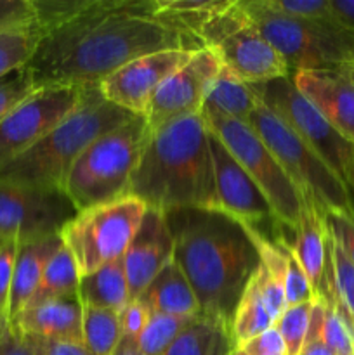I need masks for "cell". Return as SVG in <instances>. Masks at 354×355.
Instances as JSON below:
<instances>
[{
    "mask_svg": "<svg viewBox=\"0 0 354 355\" xmlns=\"http://www.w3.org/2000/svg\"><path fill=\"white\" fill-rule=\"evenodd\" d=\"M38 90L30 68L23 66L0 78V123Z\"/></svg>",
    "mask_w": 354,
    "mask_h": 355,
    "instance_id": "34",
    "label": "cell"
},
{
    "mask_svg": "<svg viewBox=\"0 0 354 355\" xmlns=\"http://www.w3.org/2000/svg\"><path fill=\"white\" fill-rule=\"evenodd\" d=\"M83 87H42L0 123V166L51 134L82 103Z\"/></svg>",
    "mask_w": 354,
    "mask_h": 355,
    "instance_id": "12",
    "label": "cell"
},
{
    "mask_svg": "<svg viewBox=\"0 0 354 355\" xmlns=\"http://www.w3.org/2000/svg\"><path fill=\"white\" fill-rule=\"evenodd\" d=\"M250 85L260 103L287 123L302 141L307 142L344 180V172L354 156V144L344 139L298 92L292 75Z\"/></svg>",
    "mask_w": 354,
    "mask_h": 355,
    "instance_id": "10",
    "label": "cell"
},
{
    "mask_svg": "<svg viewBox=\"0 0 354 355\" xmlns=\"http://www.w3.org/2000/svg\"><path fill=\"white\" fill-rule=\"evenodd\" d=\"M259 104L260 99L253 92L252 85L239 80L235 73L222 66L208 89L201 111L248 123L250 116Z\"/></svg>",
    "mask_w": 354,
    "mask_h": 355,
    "instance_id": "25",
    "label": "cell"
},
{
    "mask_svg": "<svg viewBox=\"0 0 354 355\" xmlns=\"http://www.w3.org/2000/svg\"><path fill=\"white\" fill-rule=\"evenodd\" d=\"M146 210L137 198L121 196L80 210L65 225L59 236L75 259L80 277L125 255Z\"/></svg>",
    "mask_w": 354,
    "mask_h": 355,
    "instance_id": "8",
    "label": "cell"
},
{
    "mask_svg": "<svg viewBox=\"0 0 354 355\" xmlns=\"http://www.w3.org/2000/svg\"><path fill=\"white\" fill-rule=\"evenodd\" d=\"M78 298L83 307L106 309L120 314L130 302L124 257L80 277Z\"/></svg>",
    "mask_w": 354,
    "mask_h": 355,
    "instance_id": "24",
    "label": "cell"
},
{
    "mask_svg": "<svg viewBox=\"0 0 354 355\" xmlns=\"http://www.w3.org/2000/svg\"><path fill=\"white\" fill-rule=\"evenodd\" d=\"M174 259V238L165 214L148 208L124 255L128 298L134 302L153 277Z\"/></svg>",
    "mask_w": 354,
    "mask_h": 355,
    "instance_id": "18",
    "label": "cell"
},
{
    "mask_svg": "<svg viewBox=\"0 0 354 355\" xmlns=\"http://www.w3.org/2000/svg\"><path fill=\"white\" fill-rule=\"evenodd\" d=\"M311 304L312 302L287 307L283 314L280 315V319L274 322V328L278 329V333L283 338L288 355H298L302 347H304L305 336H307Z\"/></svg>",
    "mask_w": 354,
    "mask_h": 355,
    "instance_id": "35",
    "label": "cell"
},
{
    "mask_svg": "<svg viewBox=\"0 0 354 355\" xmlns=\"http://www.w3.org/2000/svg\"><path fill=\"white\" fill-rule=\"evenodd\" d=\"M121 340L120 314L83 307V345L92 355H115Z\"/></svg>",
    "mask_w": 354,
    "mask_h": 355,
    "instance_id": "28",
    "label": "cell"
},
{
    "mask_svg": "<svg viewBox=\"0 0 354 355\" xmlns=\"http://www.w3.org/2000/svg\"><path fill=\"white\" fill-rule=\"evenodd\" d=\"M144 116L101 135L76 159L65 184V193L76 210L96 207L127 196L128 184L149 141Z\"/></svg>",
    "mask_w": 354,
    "mask_h": 355,
    "instance_id": "5",
    "label": "cell"
},
{
    "mask_svg": "<svg viewBox=\"0 0 354 355\" xmlns=\"http://www.w3.org/2000/svg\"><path fill=\"white\" fill-rule=\"evenodd\" d=\"M321 340L335 355H354V324L335 302H326Z\"/></svg>",
    "mask_w": 354,
    "mask_h": 355,
    "instance_id": "33",
    "label": "cell"
},
{
    "mask_svg": "<svg viewBox=\"0 0 354 355\" xmlns=\"http://www.w3.org/2000/svg\"><path fill=\"white\" fill-rule=\"evenodd\" d=\"M0 355H35L30 343L7 315L0 314Z\"/></svg>",
    "mask_w": 354,
    "mask_h": 355,
    "instance_id": "43",
    "label": "cell"
},
{
    "mask_svg": "<svg viewBox=\"0 0 354 355\" xmlns=\"http://www.w3.org/2000/svg\"><path fill=\"white\" fill-rule=\"evenodd\" d=\"M238 350L245 355H288L283 338L274 326L239 345Z\"/></svg>",
    "mask_w": 354,
    "mask_h": 355,
    "instance_id": "42",
    "label": "cell"
},
{
    "mask_svg": "<svg viewBox=\"0 0 354 355\" xmlns=\"http://www.w3.org/2000/svg\"><path fill=\"white\" fill-rule=\"evenodd\" d=\"M292 78L323 118L354 144V64L297 71Z\"/></svg>",
    "mask_w": 354,
    "mask_h": 355,
    "instance_id": "16",
    "label": "cell"
},
{
    "mask_svg": "<svg viewBox=\"0 0 354 355\" xmlns=\"http://www.w3.org/2000/svg\"><path fill=\"white\" fill-rule=\"evenodd\" d=\"M76 214L62 189L0 184V238L28 243L59 236Z\"/></svg>",
    "mask_w": 354,
    "mask_h": 355,
    "instance_id": "11",
    "label": "cell"
},
{
    "mask_svg": "<svg viewBox=\"0 0 354 355\" xmlns=\"http://www.w3.org/2000/svg\"><path fill=\"white\" fill-rule=\"evenodd\" d=\"M61 245V236H51V238L35 239V241L19 245L16 267H14L12 286H10L9 312H7L10 321H14L30 304L31 297L40 283L45 266Z\"/></svg>",
    "mask_w": 354,
    "mask_h": 355,
    "instance_id": "21",
    "label": "cell"
},
{
    "mask_svg": "<svg viewBox=\"0 0 354 355\" xmlns=\"http://www.w3.org/2000/svg\"><path fill=\"white\" fill-rule=\"evenodd\" d=\"M191 55L193 52L187 51H162L134 59L99 83L101 94L128 113L146 118L153 97L163 82Z\"/></svg>",
    "mask_w": 354,
    "mask_h": 355,
    "instance_id": "14",
    "label": "cell"
},
{
    "mask_svg": "<svg viewBox=\"0 0 354 355\" xmlns=\"http://www.w3.org/2000/svg\"><path fill=\"white\" fill-rule=\"evenodd\" d=\"M221 68V59L212 49L193 52L187 62L174 71L153 97L146 114L149 132L170 121L200 114L208 89Z\"/></svg>",
    "mask_w": 354,
    "mask_h": 355,
    "instance_id": "13",
    "label": "cell"
},
{
    "mask_svg": "<svg viewBox=\"0 0 354 355\" xmlns=\"http://www.w3.org/2000/svg\"><path fill=\"white\" fill-rule=\"evenodd\" d=\"M330 279L333 302L354 324V266L330 236Z\"/></svg>",
    "mask_w": 354,
    "mask_h": 355,
    "instance_id": "31",
    "label": "cell"
},
{
    "mask_svg": "<svg viewBox=\"0 0 354 355\" xmlns=\"http://www.w3.org/2000/svg\"><path fill=\"white\" fill-rule=\"evenodd\" d=\"M201 49L200 38L156 16V0H96L44 35L26 66L38 89L92 87L142 55Z\"/></svg>",
    "mask_w": 354,
    "mask_h": 355,
    "instance_id": "1",
    "label": "cell"
},
{
    "mask_svg": "<svg viewBox=\"0 0 354 355\" xmlns=\"http://www.w3.org/2000/svg\"><path fill=\"white\" fill-rule=\"evenodd\" d=\"M210 132V130H208ZM210 153L214 163L215 189L219 208L226 214L242 220L255 232L262 224L281 225L274 217L273 208L267 203L262 191L250 179L243 166L224 148L217 135L210 132Z\"/></svg>",
    "mask_w": 354,
    "mask_h": 355,
    "instance_id": "15",
    "label": "cell"
},
{
    "mask_svg": "<svg viewBox=\"0 0 354 355\" xmlns=\"http://www.w3.org/2000/svg\"><path fill=\"white\" fill-rule=\"evenodd\" d=\"M344 182H346L347 189L354 191V156L349 165H347L346 172H344Z\"/></svg>",
    "mask_w": 354,
    "mask_h": 355,
    "instance_id": "48",
    "label": "cell"
},
{
    "mask_svg": "<svg viewBox=\"0 0 354 355\" xmlns=\"http://www.w3.org/2000/svg\"><path fill=\"white\" fill-rule=\"evenodd\" d=\"M212 51L219 55L224 68L245 83H262L292 75L283 55L264 38L248 17Z\"/></svg>",
    "mask_w": 354,
    "mask_h": 355,
    "instance_id": "17",
    "label": "cell"
},
{
    "mask_svg": "<svg viewBox=\"0 0 354 355\" xmlns=\"http://www.w3.org/2000/svg\"><path fill=\"white\" fill-rule=\"evenodd\" d=\"M78 284L80 274L76 269L75 259L69 250L61 245L45 266L37 291L26 307H33V305L44 304L49 300H58V298L69 297V295H78Z\"/></svg>",
    "mask_w": 354,
    "mask_h": 355,
    "instance_id": "26",
    "label": "cell"
},
{
    "mask_svg": "<svg viewBox=\"0 0 354 355\" xmlns=\"http://www.w3.org/2000/svg\"><path fill=\"white\" fill-rule=\"evenodd\" d=\"M193 319L194 315L179 318V315L151 314L141 335L134 340L135 347L142 355H165L174 340Z\"/></svg>",
    "mask_w": 354,
    "mask_h": 355,
    "instance_id": "29",
    "label": "cell"
},
{
    "mask_svg": "<svg viewBox=\"0 0 354 355\" xmlns=\"http://www.w3.org/2000/svg\"><path fill=\"white\" fill-rule=\"evenodd\" d=\"M21 243L14 238H0V314L9 312L10 286ZM9 318V315H7Z\"/></svg>",
    "mask_w": 354,
    "mask_h": 355,
    "instance_id": "40",
    "label": "cell"
},
{
    "mask_svg": "<svg viewBox=\"0 0 354 355\" xmlns=\"http://www.w3.org/2000/svg\"><path fill=\"white\" fill-rule=\"evenodd\" d=\"M235 350L231 328L200 312L174 340L165 355H233Z\"/></svg>",
    "mask_w": 354,
    "mask_h": 355,
    "instance_id": "23",
    "label": "cell"
},
{
    "mask_svg": "<svg viewBox=\"0 0 354 355\" xmlns=\"http://www.w3.org/2000/svg\"><path fill=\"white\" fill-rule=\"evenodd\" d=\"M115 355H142L135 347L134 340H128V338H121L120 343H118V349Z\"/></svg>",
    "mask_w": 354,
    "mask_h": 355,
    "instance_id": "47",
    "label": "cell"
},
{
    "mask_svg": "<svg viewBox=\"0 0 354 355\" xmlns=\"http://www.w3.org/2000/svg\"><path fill=\"white\" fill-rule=\"evenodd\" d=\"M290 248L304 269L316 297L333 302L330 279V232L325 211L311 194H302L301 217L294 229Z\"/></svg>",
    "mask_w": 354,
    "mask_h": 355,
    "instance_id": "19",
    "label": "cell"
},
{
    "mask_svg": "<svg viewBox=\"0 0 354 355\" xmlns=\"http://www.w3.org/2000/svg\"><path fill=\"white\" fill-rule=\"evenodd\" d=\"M332 9L340 23L354 28V0H332Z\"/></svg>",
    "mask_w": 354,
    "mask_h": 355,
    "instance_id": "45",
    "label": "cell"
},
{
    "mask_svg": "<svg viewBox=\"0 0 354 355\" xmlns=\"http://www.w3.org/2000/svg\"><path fill=\"white\" fill-rule=\"evenodd\" d=\"M10 322L23 335L83 343V305L78 295L26 307Z\"/></svg>",
    "mask_w": 354,
    "mask_h": 355,
    "instance_id": "20",
    "label": "cell"
},
{
    "mask_svg": "<svg viewBox=\"0 0 354 355\" xmlns=\"http://www.w3.org/2000/svg\"><path fill=\"white\" fill-rule=\"evenodd\" d=\"M267 10L298 19H337L332 0H259Z\"/></svg>",
    "mask_w": 354,
    "mask_h": 355,
    "instance_id": "37",
    "label": "cell"
},
{
    "mask_svg": "<svg viewBox=\"0 0 354 355\" xmlns=\"http://www.w3.org/2000/svg\"><path fill=\"white\" fill-rule=\"evenodd\" d=\"M149 318H151V312L141 300L128 302L124 311L120 312L121 338H137L142 329H144V326L148 324Z\"/></svg>",
    "mask_w": 354,
    "mask_h": 355,
    "instance_id": "41",
    "label": "cell"
},
{
    "mask_svg": "<svg viewBox=\"0 0 354 355\" xmlns=\"http://www.w3.org/2000/svg\"><path fill=\"white\" fill-rule=\"evenodd\" d=\"M151 314L193 318L200 314V304L176 260H170L144 288L139 298Z\"/></svg>",
    "mask_w": 354,
    "mask_h": 355,
    "instance_id": "22",
    "label": "cell"
},
{
    "mask_svg": "<svg viewBox=\"0 0 354 355\" xmlns=\"http://www.w3.org/2000/svg\"><path fill=\"white\" fill-rule=\"evenodd\" d=\"M233 355H245V354H243V352H242V350H238V349H236V350H235V352H233Z\"/></svg>",
    "mask_w": 354,
    "mask_h": 355,
    "instance_id": "49",
    "label": "cell"
},
{
    "mask_svg": "<svg viewBox=\"0 0 354 355\" xmlns=\"http://www.w3.org/2000/svg\"><path fill=\"white\" fill-rule=\"evenodd\" d=\"M298 355H335V354L325 345V342H323L321 338H312L304 343V347H302L301 354Z\"/></svg>",
    "mask_w": 354,
    "mask_h": 355,
    "instance_id": "46",
    "label": "cell"
},
{
    "mask_svg": "<svg viewBox=\"0 0 354 355\" xmlns=\"http://www.w3.org/2000/svg\"><path fill=\"white\" fill-rule=\"evenodd\" d=\"M40 40L42 31L38 26L0 35V78L14 69L26 66Z\"/></svg>",
    "mask_w": 354,
    "mask_h": 355,
    "instance_id": "30",
    "label": "cell"
},
{
    "mask_svg": "<svg viewBox=\"0 0 354 355\" xmlns=\"http://www.w3.org/2000/svg\"><path fill=\"white\" fill-rule=\"evenodd\" d=\"M94 2L96 0H33L37 26L42 37L68 24L90 9Z\"/></svg>",
    "mask_w": 354,
    "mask_h": 355,
    "instance_id": "32",
    "label": "cell"
},
{
    "mask_svg": "<svg viewBox=\"0 0 354 355\" xmlns=\"http://www.w3.org/2000/svg\"><path fill=\"white\" fill-rule=\"evenodd\" d=\"M127 196L162 214L183 208L221 210L203 114L180 118L151 132Z\"/></svg>",
    "mask_w": 354,
    "mask_h": 355,
    "instance_id": "3",
    "label": "cell"
},
{
    "mask_svg": "<svg viewBox=\"0 0 354 355\" xmlns=\"http://www.w3.org/2000/svg\"><path fill=\"white\" fill-rule=\"evenodd\" d=\"M273 326L274 319L271 318L269 311H267L266 304L260 297L255 279L252 277L242 300H239L238 307H236L235 318H233L231 331L236 349L245 342H248V340L259 336L260 333L267 331Z\"/></svg>",
    "mask_w": 354,
    "mask_h": 355,
    "instance_id": "27",
    "label": "cell"
},
{
    "mask_svg": "<svg viewBox=\"0 0 354 355\" xmlns=\"http://www.w3.org/2000/svg\"><path fill=\"white\" fill-rule=\"evenodd\" d=\"M201 114L208 130L217 135L233 158L262 191L278 222L283 227L294 229L301 217L302 194L262 139L250 128V125L242 121L208 111H201Z\"/></svg>",
    "mask_w": 354,
    "mask_h": 355,
    "instance_id": "9",
    "label": "cell"
},
{
    "mask_svg": "<svg viewBox=\"0 0 354 355\" xmlns=\"http://www.w3.org/2000/svg\"><path fill=\"white\" fill-rule=\"evenodd\" d=\"M326 227L354 266V210H333L325 214Z\"/></svg>",
    "mask_w": 354,
    "mask_h": 355,
    "instance_id": "39",
    "label": "cell"
},
{
    "mask_svg": "<svg viewBox=\"0 0 354 355\" xmlns=\"http://www.w3.org/2000/svg\"><path fill=\"white\" fill-rule=\"evenodd\" d=\"M250 128L271 149L301 194H311L321 210H354L351 191L328 163L302 141L287 123L262 103L250 116Z\"/></svg>",
    "mask_w": 354,
    "mask_h": 355,
    "instance_id": "7",
    "label": "cell"
},
{
    "mask_svg": "<svg viewBox=\"0 0 354 355\" xmlns=\"http://www.w3.org/2000/svg\"><path fill=\"white\" fill-rule=\"evenodd\" d=\"M137 114L110 103L99 85L83 87L82 103L38 144L0 166V184L62 189L76 159L101 135Z\"/></svg>",
    "mask_w": 354,
    "mask_h": 355,
    "instance_id": "4",
    "label": "cell"
},
{
    "mask_svg": "<svg viewBox=\"0 0 354 355\" xmlns=\"http://www.w3.org/2000/svg\"><path fill=\"white\" fill-rule=\"evenodd\" d=\"M37 26L33 0H0V35Z\"/></svg>",
    "mask_w": 354,
    "mask_h": 355,
    "instance_id": "38",
    "label": "cell"
},
{
    "mask_svg": "<svg viewBox=\"0 0 354 355\" xmlns=\"http://www.w3.org/2000/svg\"><path fill=\"white\" fill-rule=\"evenodd\" d=\"M24 338L30 343L35 355H92L83 343L75 342H59V340L38 338V336H28Z\"/></svg>",
    "mask_w": 354,
    "mask_h": 355,
    "instance_id": "44",
    "label": "cell"
},
{
    "mask_svg": "<svg viewBox=\"0 0 354 355\" xmlns=\"http://www.w3.org/2000/svg\"><path fill=\"white\" fill-rule=\"evenodd\" d=\"M281 248H283L285 260H287V272H285V302H287V307L309 304V302L314 300L316 295L304 269L298 263L297 257L292 252L290 241L283 239Z\"/></svg>",
    "mask_w": 354,
    "mask_h": 355,
    "instance_id": "36",
    "label": "cell"
},
{
    "mask_svg": "<svg viewBox=\"0 0 354 355\" xmlns=\"http://www.w3.org/2000/svg\"><path fill=\"white\" fill-rule=\"evenodd\" d=\"M250 23L283 55L290 73L354 64V28L339 19H298L239 0Z\"/></svg>",
    "mask_w": 354,
    "mask_h": 355,
    "instance_id": "6",
    "label": "cell"
},
{
    "mask_svg": "<svg viewBox=\"0 0 354 355\" xmlns=\"http://www.w3.org/2000/svg\"><path fill=\"white\" fill-rule=\"evenodd\" d=\"M174 260L203 314L231 328L236 307L260 266L253 231L222 210L183 208L165 214Z\"/></svg>",
    "mask_w": 354,
    "mask_h": 355,
    "instance_id": "2",
    "label": "cell"
}]
</instances>
